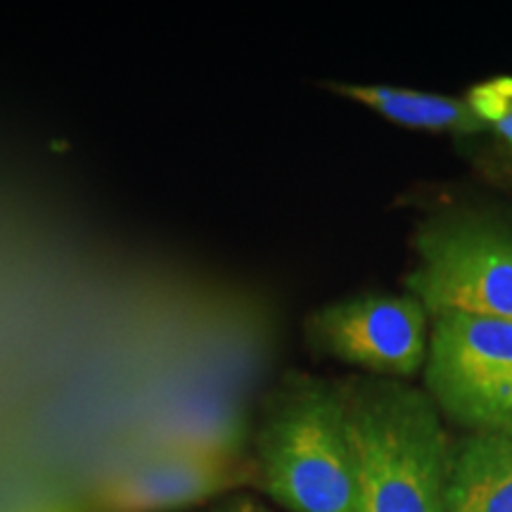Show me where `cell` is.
<instances>
[{"mask_svg": "<svg viewBox=\"0 0 512 512\" xmlns=\"http://www.w3.org/2000/svg\"><path fill=\"white\" fill-rule=\"evenodd\" d=\"M339 396L358 512H448L451 446L432 396L394 380H354Z\"/></svg>", "mask_w": 512, "mask_h": 512, "instance_id": "6da1fadb", "label": "cell"}, {"mask_svg": "<svg viewBox=\"0 0 512 512\" xmlns=\"http://www.w3.org/2000/svg\"><path fill=\"white\" fill-rule=\"evenodd\" d=\"M264 491L290 512H358L356 465L339 387L290 377L259 430Z\"/></svg>", "mask_w": 512, "mask_h": 512, "instance_id": "7a4b0ae2", "label": "cell"}, {"mask_svg": "<svg viewBox=\"0 0 512 512\" xmlns=\"http://www.w3.org/2000/svg\"><path fill=\"white\" fill-rule=\"evenodd\" d=\"M406 290L427 316L512 320V230L479 216H446L415 235Z\"/></svg>", "mask_w": 512, "mask_h": 512, "instance_id": "3957f363", "label": "cell"}, {"mask_svg": "<svg viewBox=\"0 0 512 512\" xmlns=\"http://www.w3.org/2000/svg\"><path fill=\"white\" fill-rule=\"evenodd\" d=\"M411 294H361L323 306L309 320L313 347L370 373L413 377L425 368L430 320Z\"/></svg>", "mask_w": 512, "mask_h": 512, "instance_id": "277c9868", "label": "cell"}, {"mask_svg": "<svg viewBox=\"0 0 512 512\" xmlns=\"http://www.w3.org/2000/svg\"><path fill=\"white\" fill-rule=\"evenodd\" d=\"M238 479L228 451L164 441L107 477L91 510L176 512L221 496Z\"/></svg>", "mask_w": 512, "mask_h": 512, "instance_id": "5b68a950", "label": "cell"}, {"mask_svg": "<svg viewBox=\"0 0 512 512\" xmlns=\"http://www.w3.org/2000/svg\"><path fill=\"white\" fill-rule=\"evenodd\" d=\"M512 370V320L444 313L434 316L425 380L441 411Z\"/></svg>", "mask_w": 512, "mask_h": 512, "instance_id": "8992f818", "label": "cell"}, {"mask_svg": "<svg viewBox=\"0 0 512 512\" xmlns=\"http://www.w3.org/2000/svg\"><path fill=\"white\" fill-rule=\"evenodd\" d=\"M448 512H512V432H472L451 448Z\"/></svg>", "mask_w": 512, "mask_h": 512, "instance_id": "52a82bcc", "label": "cell"}, {"mask_svg": "<svg viewBox=\"0 0 512 512\" xmlns=\"http://www.w3.org/2000/svg\"><path fill=\"white\" fill-rule=\"evenodd\" d=\"M328 88L339 98L354 100L387 121L415 131L456 133V136L486 133V126L465 98L411 91L401 86H384V83H330Z\"/></svg>", "mask_w": 512, "mask_h": 512, "instance_id": "ba28073f", "label": "cell"}, {"mask_svg": "<svg viewBox=\"0 0 512 512\" xmlns=\"http://www.w3.org/2000/svg\"><path fill=\"white\" fill-rule=\"evenodd\" d=\"M444 413L472 432H512V370L451 403Z\"/></svg>", "mask_w": 512, "mask_h": 512, "instance_id": "9c48e42d", "label": "cell"}, {"mask_svg": "<svg viewBox=\"0 0 512 512\" xmlns=\"http://www.w3.org/2000/svg\"><path fill=\"white\" fill-rule=\"evenodd\" d=\"M465 100L486 126V133H494L498 143L512 147V102L498 98L486 81L472 86Z\"/></svg>", "mask_w": 512, "mask_h": 512, "instance_id": "30bf717a", "label": "cell"}, {"mask_svg": "<svg viewBox=\"0 0 512 512\" xmlns=\"http://www.w3.org/2000/svg\"><path fill=\"white\" fill-rule=\"evenodd\" d=\"M479 162H484L486 169L491 171V176L501 178V181H508L512 185V147L496 143L482 159H479Z\"/></svg>", "mask_w": 512, "mask_h": 512, "instance_id": "8fae6325", "label": "cell"}, {"mask_svg": "<svg viewBox=\"0 0 512 512\" xmlns=\"http://www.w3.org/2000/svg\"><path fill=\"white\" fill-rule=\"evenodd\" d=\"M10 512H93L86 505L69 501V498H43V501L29 503L24 508H15Z\"/></svg>", "mask_w": 512, "mask_h": 512, "instance_id": "7c38bea8", "label": "cell"}, {"mask_svg": "<svg viewBox=\"0 0 512 512\" xmlns=\"http://www.w3.org/2000/svg\"><path fill=\"white\" fill-rule=\"evenodd\" d=\"M486 83H489L491 91H494L498 98L512 102V76H501V79H491Z\"/></svg>", "mask_w": 512, "mask_h": 512, "instance_id": "4fadbf2b", "label": "cell"}, {"mask_svg": "<svg viewBox=\"0 0 512 512\" xmlns=\"http://www.w3.org/2000/svg\"><path fill=\"white\" fill-rule=\"evenodd\" d=\"M216 512H259V508L252 501H247V498H238V501L223 505V508H219Z\"/></svg>", "mask_w": 512, "mask_h": 512, "instance_id": "5bb4252c", "label": "cell"}, {"mask_svg": "<svg viewBox=\"0 0 512 512\" xmlns=\"http://www.w3.org/2000/svg\"><path fill=\"white\" fill-rule=\"evenodd\" d=\"M259 512H266V510H261V508H259Z\"/></svg>", "mask_w": 512, "mask_h": 512, "instance_id": "9a60e30c", "label": "cell"}]
</instances>
